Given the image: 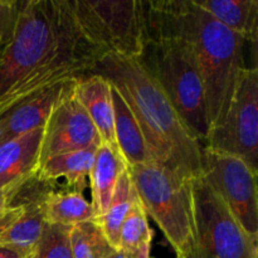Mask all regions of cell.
Here are the masks:
<instances>
[{
    "label": "cell",
    "instance_id": "2",
    "mask_svg": "<svg viewBox=\"0 0 258 258\" xmlns=\"http://www.w3.org/2000/svg\"><path fill=\"white\" fill-rule=\"evenodd\" d=\"M146 32L181 38L190 45L203 77L211 128L228 108L238 78L248 66L247 42L194 0H144Z\"/></svg>",
    "mask_w": 258,
    "mask_h": 258
},
{
    "label": "cell",
    "instance_id": "15",
    "mask_svg": "<svg viewBox=\"0 0 258 258\" xmlns=\"http://www.w3.org/2000/svg\"><path fill=\"white\" fill-rule=\"evenodd\" d=\"M127 169V164L115 146L100 144L96 151L95 163L88 178L91 188V204L95 218L102 216L110 204L116 184L121 174Z\"/></svg>",
    "mask_w": 258,
    "mask_h": 258
},
{
    "label": "cell",
    "instance_id": "25",
    "mask_svg": "<svg viewBox=\"0 0 258 258\" xmlns=\"http://www.w3.org/2000/svg\"><path fill=\"white\" fill-rule=\"evenodd\" d=\"M0 258H23L19 253L5 247H0Z\"/></svg>",
    "mask_w": 258,
    "mask_h": 258
},
{
    "label": "cell",
    "instance_id": "17",
    "mask_svg": "<svg viewBox=\"0 0 258 258\" xmlns=\"http://www.w3.org/2000/svg\"><path fill=\"white\" fill-rule=\"evenodd\" d=\"M97 149L98 146H93L53 156L39 166L37 175L50 183L64 179L66 189L83 193L88 186Z\"/></svg>",
    "mask_w": 258,
    "mask_h": 258
},
{
    "label": "cell",
    "instance_id": "10",
    "mask_svg": "<svg viewBox=\"0 0 258 258\" xmlns=\"http://www.w3.org/2000/svg\"><path fill=\"white\" fill-rule=\"evenodd\" d=\"M57 186L35 174L0 207V247L25 258L37 244L45 226L44 201Z\"/></svg>",
    "mask_w": 258,
    "mask_h": 258
},
{
    "label": "cell",
    "instance_id": "5",
    "mask_svg": "<svg viewBox=\"0 0 258 258\" xmlns=\"http://www.w3.org/2000/svg\"><path fill=\"white\" fill-rule=\"evenodd\" d=\"M127 171L146 214L158 224L176 257L190 258L194 244L190 183L154 161L131 166Z\"/></svg>",
    "mask_w": 258,
    "mask_h": 258
},
{
    "label": "cell",
    "instance_id": "9",
    "mask_svg": "<svg viewBox=\"0 0 258 258\" xmlns=\"http://www.w3.org/2000/svg\"><path fill=\"white\" fill-rule=\"evenodd\" d=\"M202 175L221 197L244 231L258 239L257 170L243 159L202 148Z\"/></svg>",
    "mask_w": 258,
    "mask_h": 258
},
{
    "label": "cell",
    "instance_id": "3",
    "mask_svg": "<svg viewBox=\"0 0 258 258\" xmlns=\"http://www.w3.org/2000/svg\"><path fill=\"white\" fill-rule=\"evenodd\" d=\"M92 73L110 81L130 106L145 139L151 161L186 183L203 174V145L138 59L105 54Z\"/></svg>",
    "mask_w": 258,
    "mask_h": 258
},
{
    "label": "cell",
    "instance_id": "8",
    "mask_svg": "<svg viewBox=\"0 0 258 258\" xmlns=\"http://www.w3.org/2000/svg\"><path fill=\"white\" fill-rule=\"evenodd\" d=\"M206 148L243 159L258 171V71L246 67L223 117L209 130Z\"/></svg>",
    "mask_w": 258,
    "mask_h": 258
},
{
    "label": "cell",
    "instance_id": "11",
    "mask_svg": "<svg viewBox=\"0 0 258 258\" xmlns=\"http://www.w3.org/2000/svg\"><path fill=\"white\" fill-rule=\"evenodd\" d=\"M73 86L75 81L53 108L43 128L40 165L59 154L100 146L97 130L76 98Z\"/></svg>",
    "mask_w": 258,
    "mask_h": 258
},
{
    "label": "cell",
    "instance_id": "12",
    "mask_svg": "<svg viewBox=\"0 0 258 258\" xmlns=\"http://www.w3.org/2000/svg\"><path fill=\"white\" fill-rule=\"evenodd\" d=\"M43 128L0 143V207L37 174Z\"/></svg>",
    "mask_w": 258,
    "mask_h": 258
},
{
    "label": "cell",
    "instance_id": "19",
    "mask_svg": "<svg viewBox=\"0 0 258 258\" xmlns=\"http://www.w3.org/2000/svg\"><path fill=\"white\" fill-rule=\"evenodd\" d=\"M47 223L73 227L83 222L93 221L95 212L90 201L80 191L59 189L58 185L48 193L44 201Z\"/></svg>",
    "mask_w": 258,
    "mask_h": 258
},
{
    "label": "cell",
    "instance_id": "24",
    "mask_svg": "<svg viewBox=\"0 0 258 258\" xmlns=\"http://www.w3.org/2000/svg\"><path fill=\"white\" fill-rule=\"evenodd\" d=\"M19 2L0 0V52L12 37Z\"/></svg>",
    "mask_w": 258,
    "mask_h": 258
},
{
    "label": "cell",
    "instance_id": "23",
    "mask_svg": "<svg viewBox=\"0 0 258 258\" xmlns=\"http://www.w3.org/2000/svg\"><path fill=\"white\" fill-rule=\"evenodd\" d=\"M25 258H72L71 227L45 223L42 236Z\"/></svg>",
    "mask_w": 258,
    "mask_h": 258
},
{
    "label": "cell",
    "instance_id": "28",
    "mask_svg": "<svg viewBox=\"0 0 258 258\" xmlns=\"http://www.w3.org/2000/svg\"><path fill=\"white\" fill-rule=\"evenodd\" d=\"M176 258H178V257H176Z\"/></svg>",
    "mask_w": 258,
    "mask_h": 258
},
{
    "label": "cell",
    "instance_id": "16",
    "mask_svg": "<svg viewBox=\"0 0 258 258\" xmlns=\"http://www.w3.org/2000/svg\"><path fill=\"white\" fill-rule=\"evenodd\" d=\"M110 82V81H108ZM112 86V85H111ZM113 135L121 156L127 168L151 161L145 139L130 106L112 86Z\"/></svg>",
    "mask_w": 258,
    "mask_h": 258
},
{
    "label": "cell",
    "instance_id": "27",
    "mask_svg": "<svg viewBox=\"0 0 258 258\" xmlns=\"http://www.w3.org/2000/svg\"><path fill=\"white\" fill-rule=\"evenodd\" d=\"M111 258H125V253L122 251H116Z\"/></svg>",
    "mask_w": 258,
    "mask_h": 258
},
{
    "label": "cell",
    "instance_id": "26",
    "mask_svg": "<svg viewBox=\"0 0 258 258\" xmlns=\"http://www.w3.org/2000/svg\"><path fill=\"white\" fill-rule=\"evenodd\" d=\"M125 258H150V254L141 253V252H130V253H125Z\"/></svg>",
    "mask_w": 258,
    "mask_h": 258
},
{
    "label": "cell",
    "instance_id": "13",
    "mask_svg": "<svg viewBox=\"0 0 258 258\" xmlns=\"http://www.w3.org/2000/svg\"><path fill=\"white\" fill-rule=\"evenodd\" d=\"M73 81L45 88L0 116V143L44 127L53 108Z\"/></svg>",
    "mask_w": 258,
    "mask_h": 258
},
{
    "label": "cell",
    "instance_id": "22",
    "mask_svg": "<svg viewBox=\"0 0 258 258\" xmlns=\"http://www.w3.org/2000/svg\"><path fill=\"white\" fill-rule=\"evenodd\" d=\"M72 258H111L116 249L95 221L71 227Z\"/></svg>",
    "mask_w": 258,
    "mask_h": 258
},
{
    "label": "cell",
    "instance_id": "14",
    "mask_svg": "<svg viewBox=\"0 0 258 258\" xmlns=\"http://www.w3.org/2000/svg\"><path fill=\"white\" fill-rule=\"evenodd\" d=\"M73 92L97 130L101 144L116 146L113 135L112 86L103 76L88 73L76 78Z\"/></svg>",
    "mask_w": 258,
    "mask_h": 258
},
{
    "label": "cell",
    "instance_id": "7",
    "mask_svg": "<svg viewBox=\"0 0 258 258\" xmlns=\"http://www.w3.org/2000/svg\"><path fill=\"white\" fill-rule=\"evenodd\" d=\"M86 34L106 54L138 59L146 32L144 0H71Z\"/></svg>",
    "mask_w": 258,
    "mask_h": 258
},
{
    "label": "cell",
    "instance_id": "18",
    "mask_svg": "<svg viewBox=\"0 0 258 258\" xmlns=\"http://www.w3.org/2000/svg\"><path fill=\"white\" fill-rule=\"evenodd\" d=\"M196 4L247 43L256 45L258 38L257 0H194Z\"/></svg>",
    "mask_w": 258,
    "mask_h": 258
},
{
    "label": "cell",
    "instance_id": "6",
    "mask_svg": "<svg viewBox=\"0 0 258 258\" xmlns=\"http://www.w3.org/2000/svg\"><path fill=\"white\" fill-rule=\"evenodd\" d=\"M194 244L190 258H258L252 238L203 175L190 181Z\"/></svg>",
    "mask_w": 258,
    "mask_h": 258
},
{
    "label": "cell",
    "instance_id": "20",
    "mask_svg": "<svg viewBox=\"0 0 258 258\" xmlns=\"http://www.w3.org/2000/svg\"><path fill=\"white\" fill-rule=\"evenodd\" d=\"M134 185L131 181L130 174L127 169L121 174L117 184H116L115 191L112 194L110 204L105 213L98 218L93 219L102 229L103 234L108 239L111 244L118 249V237H120V229L123 221L127 217L128 211L131 208L134 199Z\"/></svg>",
    "mask_w": 258,
    "mask_h": 258
},
{
    "label": "cell",
    "instance_id": "21",
    "mask_svg": "<svg viewBox=\"0 0 258 258\" xmlns=\"http://www.w3.org/2000/svg\"><path fill=\"white\" fill-rule=\"evenodd\" d=\"M153 237L154 232L149 224L148 214L135 191L131 208L120 229L118 251L123 253L141 252L150 254Z\"/></svg>",
    "mask_w": 258,
    "mask_h": 258
},
{
    "label": "cell",
    "instance_id": "4",
    "mask_svg": "<svg viewBox=\"0 0 258 258\" xmlns=\"http://www.w3.org/2000/svg\"><path fill=\"white\" fill-rule=\"evenodd\" d=\"M138 60L203 145L211 122L203 77L190 45L175 35L150 34Z\"/></svg>",
    "mask_w": 258,
    "mask_h": 258
},
{
    "label": "cell",
    "instance_id": "1",
    "mask_svg": "<svg viewBox=\"0 0 258 258\" xmlns=\"http://www.w3.org/2000/svg\"><path fill=\"white\" fill-rule=\"evenodd\" d=\"M105 54L85 33L71 0L19 2L0 52V116L45 88L88 75Z\"/></svg>",
    "mask_w": 258,
    "mask_h": 258
}]
</instances>
